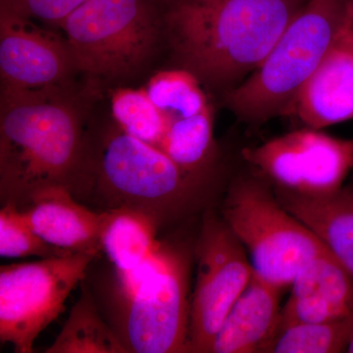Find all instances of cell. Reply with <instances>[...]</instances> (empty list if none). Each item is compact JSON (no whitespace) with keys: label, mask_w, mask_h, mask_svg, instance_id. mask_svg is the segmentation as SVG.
<instances>
[{"label":"cell","mask_w":353,"mask_h":353,"mask_svg":"<svg viewBox=\"0 0 353 353\" xmlns=\"http://www.w3.org/2000/svg\"><path fill=\"white\" fill-rule=\"evenodd\" d=\"M118 303L113 330L127 352H189V262L181 250L162 243L152 271Z\"/></svg>","instance_id":"obj_7"},{"label":"cell","mask_w":353,"mask_h":353,"mask_svg":"<svg viewBox=\"0 0 353 353\" xmlns=\"http://www.w3.org/2000/svg\"><path fill=\"white\" fill-rule=\"evenodd\" d=\"M290 287L278 332L290 325L336 321L353 316V278L330 250L309 262Z\"/></svg>","instance_id":"obj_14"},{"label":"cell","mask_w":353,"mask_h":353,"mask_svg":"<svg viewBox=\"0 0 353 353\" xmlns=\"http://www.w3.org/2000/svg\"><path fill=\"white\" fill-rule=\"evenodd\" d=\"M201 85L194 74L178 68L158 72L145 90L166 117L192 116L212 109Z\"/></svg>","instance_id":"obj_21"},{"label":"cell","mask_w":353,"mask_h":353,"mask_svg":"<svg viewBox=\"0 0 353 353\" xmlns=\"http://www.w3.org/2000/svg\"><path fill=\"white\" fill-rule=\"evenodd\" d=\"M301 1H307V0H301Z\"/></svg>","instance_id":"obj_27"},{"label":"cell","mask_w":353,"mask_h":353,"mask_svg":"<svg viewBox=\"0 0 353 353\" xmlns=\"http://www.w3.org/2000/svg\"><path fill=\"white\" fill-rule=\"evenodd\" d=\"M196 282L190 299L188 352H212L216 336L250 284V256L222 217L206 214L196 245Z\"/></svg>","instance_id":"obj_10"},{"label":"cell","mask_w":353,"mask_h":353,"mask_svg":"<svg viewBox=\"0 0 353 353\" xmlns=\"http://www.w3.org/2000/svg\"><path fill=\"white\" fill-rule=\"evenodd\" d=\"M28 17L60 26L87 0H1Z\"/></svg>","instance_id":"obj_24"},{"label":"cell","mask_w":353,"mask_h":353,"mask_svg":"<svg viewBox=\"0 0 353 353\" xmlns=\"http://www.w3.org/2000/svg\"><path fill=\"white\" fill-rule=\"evenodd\" d=\"M180 68L224 97L255 71L306 1L161 0Z\"/></svg>","instance_id":"obj_1"},{"label":"cell","mask_w":353,"mask_h":353,"mask_svg":"<svg viewBox=\"0 0 353 353\" xmlns=\"http://www.w3.org/2000/svg\"><path fill=\"white\" fill-rule=\"evenodd\" d=\"M19 210L28 225L55 248L95 256L102 250L108 211L83 205L67 188L41 190Z\"/></svg>","instance_id":"obj_13"},{"label":"cell","mask_w":353,"mask_h":353,"mask_svg":"<svg viewBox=\"0 0 353 353\" xmlns=\"http://www.w3.org/2000/svg\"><path fill=\"white\" fill-rule=\"evenodd\" d=\"M79 72L67 41L34 27L30 17L1 1V85L15 88H67Z\"/></svg>","instance_id":"obj_11"},{"label":"cell","mask_w":353,"mask_h":353,"mask_svg":"<svg viewBox=\"0 0 353 353\" xmlns=\"http://www.w3.org/2000/svg\"><path fill=\"white\" fill-rule=\"evenodd\" d=\"M44 241L26 222L19 209L2 206L0 211V255L9 259L39 256L41 259L72 254Z\"/></svg>","instance_id":"obj_23"},{"label":"cell","mask_w":353,"mask_h":353,"mask_svg":"<svg viewBox=\"0 0 353 353\" xmlns=\"http://www.w3.org/2000/svg\"><path fill=\"white\" fill-rule=\"evenodd\" d=\"M273 190L281 204L320 239L353 278V187L322 197Z\"/></svg>","instance_id":"obj_16"},{"label":"cell","mask_w":353,"mask_h":353,"mask_svg":"<svg viewBox=\"0 0 353 353\" xmlns=\"http://www.w3.org/2000/svg\"><path fill=\"white\" fill-rule=\"evenodd\" d=\"M353 333V316L336 321L301 323L281 330L265 348L273 353L347 352Z\"/></svg>","instance_id":"obj_20"},{"label":"cell","mask_w":353,"mask_h":353,"mask_svg":"<svg viewBox=\"0 0 353 353\" xmlns=\"http://www.w3.org/2000/svg\"><path fill=\"white\" fill-rule=\"evenodd\" d=\"M157 223L148 216L130 210L108 211L102 231V250L115 266L117 275L139 268L157 254Z\"/></svg>","instance_id":"obj_17"},{"label":"cell","mask_w":353,"mask_h":353,"mask_svg":"<svg viewBox=\"0 0 353 353\" xmlns=\"http://www.w3.org/2000/svg\"><path fill=\"white\" fill-rule=\"evenodd\" d=\"M212 176L185 170L163 150L116 124L94 152L88 146L73 194L79 201H90L95 210L134 211L160 228L199 208Z\"/></svg>","instance_id":"obj_3"},{"label":"cell","mask_w":353,"mask_h":353,"mask_svg":"<svg viewBox=\"0 0 353 353\" xmlns=\"http://www.w3.org/2000/svg\"><path fill=\"white\" fill-rule=\"evenodd\" d=\"M294 113L316 130L353 120V9L301 90Z\"/></svg>","instance_id":"obj_12"},{"label":"cell","mask_w":353,"mask_h":353,"mask_svg":"<svg viewBox=\"0 0 353 353\" xmlns=\"http://www.w3.org/2000/svg\"><path fill=\"white\" fill-rule=\"evenodd\" d=\"M347 352L353 353V333L352 338H350V343H348Z\"/></svg>","instance_id":"obj_25"},{"label":"cell","mask_w":353,"mask_h":353,"mask_svg":"<svg viewBox=\"0 0 353 353\" xmlns=\"http://www.w3.org/2000/svg\"><path fill=\"white\" fill-rule=\"evenodd\" d=\"M222 218L245 248L254 273L282 290L309 262L329 252L255 173L230 185Z\"/></svg>","instance_id":"obj_6"},{"label":"cell","mask_w":353,"mask_h":353,"mask_svg":"<svg viewBox=\"0 0 353 353\" xmlns=\"http://www.w3.org/2000/svg\"><path fill=\"white\" fill-rule=\"evenodd\" d=\"M111 110L123 131L157 148L161 145L168 123L145 88L116 90L111 99Z\"/></svg>","instance_id":"obj_22"},{"label":"cell","mask_w":353,"mask_h":353,"mask_svg":"<svg viewBox=\"0 0 353 353\" xmlns=\"http://www.w3.org/2000/svg\"><path fill=\"white\" fill-rule=\"evenodd\" d=\"M241 157L274 190L327 196L343 189L353 170V139L334 138L307 127L246 148Z\"/></svg>","instance_id":"obj_9"},{"label":"cell","mask_w":353,"mask_h":353,"mask_svg":"<svg viewBox=\"0 0 353 353\" xmlns=\"http://www.w3.org/2000/svg\"><path fill=\"white\" fill-rule=\"evenodd\" d=\"M281 292L253 271L250 284L225 318L211 352H264L278 332Z\"/></svg>","instance_id":"obj_15"},{"label":"cell","mask_w":353,"mask_h":353,"mask_svg":"<svg viewBox=\"0 0 353 353\" xmlns=\"http://www.w3.org/2000/svg\"><path fill=\"white\" fill-rule=\"evenodd\" d=\"M95 255L72 253L0 268V340L30 353L34 343L63 311Z\"/></svg>","instance_id":"obj_8"},{"label":"cell","mask_w":353,"mask_h":353,"mask_svg":"<svg viewBox=\"0 0 353 353\" xmlns=\"http://www.w3.org/2000/svg\"><path fill=\"white\" fill-rule=\"evenodd\" d=\"M46 353H127L112 327L102 319L88 290Z\"/></svg>","instance_id":"obj_19"},{"label":"cell","mask_w":353,"mask_h":353,"mask_svg":"<svg viewBox=\"0 0 353 353\" xmlns=\"http://www.w3.org/2000/svg\"><path fill=\"white\" fill-rule=\"evenodd\" d=\"M0 199L24 208L52 187L73 194L88 152L82 114L67 88L1 85Z\"/></svg>","instance_id":"obj_2"},{"label":"cell","mask_w":353,"mask_h":353,"mask_svg":"<svg viewBox=\"0 0 353 353\" xmlns=\"http://www.w3.org/2000/svg\"><path fill=\"white\" fill-rule=\"evenodd\" d=\"M353 9V0H307L261 65L223 104L245 124L259 126L294 112L297 99Z\"/></svg>","instance_id":"obj_4"},{"label":"cell","mask_w":353,"mask_h":353,"mask_svg":"<svg viewBox=\"0 0 353 353\" xmlns=\"http://www.w3.org/2000/svg\"><path fill=\"white\" fill-rule=\"evenodd\" d=\"M202 1H209V0H202Z\"/></svg>","instance_id":"obj_26"},{"label":"cell","mask_w":353,"mask_h":353,"mask_svg":"<svg viewBox=\"0 0 353 353\" xmlns=\"http://www.w3.org/2000/svg\"><path fill=\"white\" fill-rule=\"evenodd\" d=\"M59 27L78 71L95 81L138 73L165 39L161 0H87Z\"/></svg>","instance_id":"obj_5"},{"label":"cell","mask_w":353,"mask_h":353,"mask_svg":"<svg viewBox=\"0 0 353 353\" xmlns=\"http://www.w3.org/2000/svg\"><path fill=\"white\" fill-rule=\"evenodd\" d=\"M159 148L185 170L199 175H213L216 145L212 109L169 119Z\"/></svg>","instance_id":"obj_18"}]
</instances>
